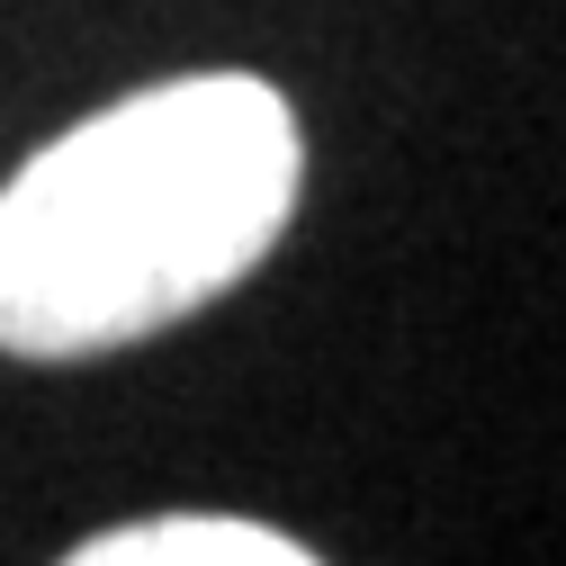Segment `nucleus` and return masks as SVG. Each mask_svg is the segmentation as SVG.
Instances as JSON below:
<instances>
[{"label": "nucleus", "mask_w": 566, "mask_h": 566, "mask_svg": "<svg viewBox=\"0 0 566 566\" xmlns=\"http://www.w3.org/2000/svg\"><path fill=\"white\" fill-rule=\"evenodd\" d=\"M297 117L243 73L135 91L0 189V350L73 360L163 333L270 252Z\"/></svg>", "instance_id": "obj_1"}, {"label": "nucleus", "mask_w": 566, "mask_h": 566, "mask_svg": "<svg viewBox=\"0 0 566 566\" xmlns=\"http://www.w3.org/2000/svg\"><path fill=\"white\" fill-rule=\"evenodd\" d=\"M63 566H315V557L252 522H135V531L91 539Z\"/></svg>", "instance_id": "obj_2"}]
</instances>
